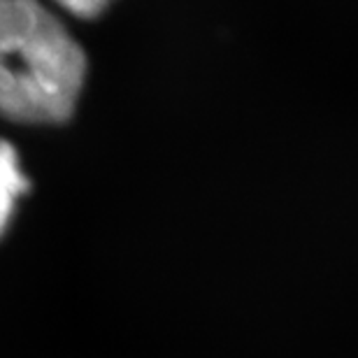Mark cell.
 Here are the masks:
<instances>
[{"label": "cell", "mask_w": 358, "mask_h": 358, "mask_svg": "<svg viewBox=\"0 0 358 358\" xmlns=\"http://www.w3.org/2000/svg\"><path fill=\"white\" fill-rule=\"evenodd\" d=\"M52 3L75 19H98L112 0H52Z\"/></svg>", "instance_id": "obj_3"}, {"label": "cell", "mask_w": 358, "mask_h": 358, "mask_svg": "<svg viewBox=\"0 0 358 358\" xmlns=\"http://www.w3.org/2000/svg\"><path fill=\"white\" fill-rule=\"evenodd\" d=\"M31 191V179L21 168L19 152L10 140H0V238L12 224L19 200Z\"/></svg>", "instance_id": "obj_2"}, {"label": "cell", "mask_w": 358, "mask_h": 358, "mask_svg": "<svg viewBox=\"0 0 358 358\" xmlns=\"http://www.w3.org/2000/svg\"><path fill=\"white\" fill-rule=\"evenodd\" d=\"M87 52L42 0H0V117L59 126L87 84Z\"/></svg>", "instance_id": "obj_1"}]
</instances>
